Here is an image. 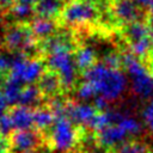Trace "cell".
<instances>
[{
  "mask_svg": "<svg viewBox=\"0 0 153 153\" xmlns=\"http://www.w3.org/2000/svg\"><path fill=\"white\" fill-rule=\"evenodd\" d=\"M127 74L120 68L108 67L103 62H97L93 67L84 72V80L92 84L97 96L105 98L109 103L118 99L128 85Z\"/></svg>",
  "mask_w": 153,
  "mask_h": 153,
  "instance_id": "cell-1",
  "label": "cell"
},
{
  "mask_svg": "<svg viewBox=\"0 0 153 153\" xmlns=\"http://www.w3.org/2000/svg\"><path fill=\"white\" fill-rule=\"evenodd\" d=\"M47 65L61 80L62 88H71L76 80V63L69 43L59 37L47 41Z\"/></svg>",
  "mask_w": 153,
  "mask_h": 153,
  "instance_id": "cell-2",
  "label": "cell"
},
{
  "mask_svg": "<svg viewBox=\"0 0 153 153\" xmlns=\"http://www.w3.org/2000/svg\"><path fill=\"white\" fill-rule=\"evenodd\" d=\"M130 51L122 54V66L130 81L133 92L141 98L153 96V76L148 66Z\"/></svg>",
  "mask_w": 153,
  "mask_h": 153,
  "instance_id": "cell-3",
  "label": "cell"
},
{
  "mask_svg": "<svg viewBox=\"0 0 153 153\" xmlns=\"http://www.w3.org/2000/svg\"><path fill=\"white\" fill-rule=\"evenodd\" d=\"M78 139V130L74 123L66 115L57 116L50 128V146L60 153H67L75 147Z\"/></svg>",
  "mask_w": 153,
  "mask_h": 153,
  "instance_id": "cell-4",
  "label": "cell"
},
{
  "mask_svg": "<svg viewBox=\"0 0 153 153\" xmlns=\"http://www.w3.org/2000/svg\"><path fill=\"white\" fill-rule=\"evenodd\" d=\"M43 73L44 66L41 60L29 57L25 54H14V60L8 76L25 86L38 81Z\"/></svg>",
  "mask_w": 153,
  "mask_h": 153,
  "instance_id": "cell-5",
  "label": "cell"
},
{
  "mask_svg": "<svg viewBox=\"0 0 153 153\" xmlns=\"http://www.w3.org/2000/svg\"><path fill=\"white\" fill-rule=\"evenodd\" d=\"M61 17L67 25H86L97 19L98 10L91 0H74L65 6Z\"/></svg>",
  "mask_w": 153,
  "mask_h": 153,
  "instance_id": "cell-6",
  "label": "cell"
},
{
  "mask_svg": "<svg viewBox=\"0 0 153 153\" xmlns=\"http://www.w3.org/2000/svg\"><path fill=\"white\" fill-rule=\"evenodd\" d=\"M4 43L7 49L16 54H25L36 47V37L30 26L24 24L13 25L6 30L4 35Z\"/></svg>",
  "mask_w": 153,
  "mask_h": 153,
  "instance_id": "cell-7",
  "label": "cell"
},
{
  "mask_svg": "<svg viewBox=\"0 0 153 153\" xmlns=\"http://www.w3.org/2000/svg\"><path fill=\"white\" fill-rule=\"evenodd\" d=\"M110 11L115 20L124 26L142 20L145 12L134 0H111Z\"/></svg>",
  "mask_w": 153,
  "mask_h": 153,
  "instance_id": "cell-8",
  "label": "cell"
},
{
  "mask_svg": "<svg viewBox=\"0 0 153 153\" xmlns=\"http://www.w3.org/2000/svg\"><path fill=\"white\" fill-rule=\"evenodd\" d=\"M41 137L37 131L32 129L16 130L11 134V148L17 153H31L39 145Z\"/></svg>",
  "mask_w": 153,
  "mask_h": 153,
  "instance_id": "cell-9",
  "label": "cell"
},
{
  "mask_svg": "<svg viewBox=\"0 0 153 153\" xmlns=\"http://www.w3.org/2000/svg\"><path fill=\"white\" fill-rule=\"evenodd\" d=\"M98 110L93 104L86 102L67 103L66 104V116L74 123L79 126L90 127L92 120L97 115Z\"/></svg>",
  "mask_w": 153,
  "mask_h": 153,
  "instance_id": "cell-10",
  "label": "cell"
},
{
  "mask_svg": "<svg viewBox=\"0 0 153 153\" xmlns=\"http://www.w3.org/2000/svg\"><path fill=\"white\" fill-rule=\"evenodd\" d=\"M129 133L118 123L110 124L97 131V142L105 148H115L127 141Z\"/></svg>",
  "mask_w": 153,
  "mask_h": 153,
  "instance_id": "cell-11",
  "label": "cell"
},
{
  "mask_svg": "<svg viewBox=\"0 0 153 153\" xmlns=\"http://www.w3.org/2000/svg\"><path fill=\"white\" fill-rule=\"evenodd\" d=\"M13 122L14 129H30L33 126V111L29 106L16 105L8 112Z\"/></svg>",
  "mask_w": 153,
  "mask_h": 153,
  "instance_id": "cell-12",
  "label": "cell"
},
{
  "mask_svg": "<svg viewBox=\"0 0 153 153\" xmlns=\"http://www.w3.org/2000/svg\"><path fill=\"white\" fill-rule=\"evenodd\" d=\"M152 36V25L148 22L137 20L124 27V37L127 43H133Z\"/></svg>",
  "mask_w": 153,
  "mask_h": 153,
  "instance_id": "cell-13",
  "label": "cell"
},
{
  "mask_svg": "<svg viewBox=\"0 0 153 153\" xmlns=\"http://www.w3.org/2000/svg\"><path fill=\"white\" fill-rule=\"evenodd\" d=\"M35 13L38 17L44 18H55L60 13H62L65 8L63 0H37L33 5Z\"/></svg>",
  "mask_w": 153,
  "mask_h": 153,
  "instance_id": "cell-14",
  "label": "cell"
},
{
  "mask_svg": "<svg viewBox=\"0 0 153 153\" xmlns=\"http://www.w3.org/2000/svg\"><path fill=\"white\" fill-rule=\"evenodd\" d=\"M30 29L36 38L49 39L56 30V24L51 18L36 17L30 23Z\"/></svg>",
  "mask_w": 153,
  "mask_h": 153,
  "instance_id": "cell-15",
  "label": "cell"
},
{
  "mask_svg": "<svg viewBox=\"0 0 153 153\" xmlns=\"http://www.w3.org/2000/svg\"><path fill=\"white\" fill-rule=\"evenodd\" d=\"M37 86L39 87L43 96L53 97V96L57 94V92L62 87V84H61V80H60V78L56 73H54L51 71H48V72L43 73V75L38 80Z\"/></svg>",
  "mask_w": 153,
  "mask_h": 153,
  "instance_id": "cell-16",
  "label": "cell"
},
{
  "mask_svg": "<svg viewBox=\"0 0 153 153\" xmlns=\"http://www.w3.org/2000/svg\"><path fill=\"white\" fill-rule=\"evenodd\" d=\"M74 57L78 69L84 72H86L97 63V54L94 49L90 45H82L78 48L74 54Z\"/></svg>",
  "mask_w": 153,
  "mask_h": 153,
  "instance_id": "cell-17",
  "label": "cell"
},
{
  "mask_svg": "<svg viewBox=\"0 0 153 153\" xmlns=\"http://www.w3.org/2000/svg\"><path fill=\"white\" fill-rule=\"evenodd\" d=\"M42 96H43V93L41 92L39 87L36 86L35 84L25 85V86H23L19 100H18V105H24V106L32 108V106L37 105L41 102Z\"/></svg>",
  "mask_w": 153,
  "mask_h": 153,
  "instance_id": "cell-18",
  "label": "cell"
},
{
  "mask_svg": "<svg viewBox=\"0 0 153 153\" xmlns=\"http://www.w3.org/2000/svg\"><path fill=\"white\" fill-rule=\"evenodd\" d=\"M56 120L55 114L49 108H39L33 111V127L39 130L48 129L54 124Z\"/></svg>",
  "mask_w": 153,
  "mask_h": 153,
  "instance_id": "cell-19",
  "label": "cell"
},
{
  "mask_svg": "<svg viewBox=\"0 0 153 153\" xmlns=\"http://www.w3.org/2000/svg\"><path fill=\"white\" fill-rule=\"evenodd\" d=\"M23 86H24V85L19 84L18 81L13 80V79L10 78V76L6 79V81L4 82L2 92H4L5 98H6V100H7V103H8L10 105H16V104H18V100H19V97H20Z\"/></svg>",
  "mask_w": 153,
  "mask_h": 153,
  "instance_id": "cell-20",
  "label": "cell"
},
{
  "mask_svg": "<svg viewBox=\"0 0 153 153\" xmlns=\"http://www.w3.org/2000/svg\"><path fill=\"white\" fill-rule=\"evenodd\" d=\"M115 123L121 124L128 133L129 135H139L142 131V126L141 123L133 116L122 112V111H117V117Z\"/></svg>",
  "mask_w": 153,
  "mask_h": 153,
  "instance_id": "cell-21",
  "label": "cell"
},
{
  "mask_svg": "<svg viewBox=\"0 0 153 153\" xmlns=\"http://www.w3.org/2000/svg\"><path fill=\"white\" fill-rule=\"evenodd\" d=\"M151 148L148 145L140 140H127L126 142L112 148L111 153H148Z\"/></svg>",
  "mask_w": 153,
  "mask_h": 153,
  "instance_id": "cell-22",
  "label": "cell"
},
{
  "mask_svg": "<svg viewBox=\"0 0 153 153\" xmlns=\"http://www.w3.org/2000/svg\"><path fill=\"white\" fill-rule=\"evenodd\" d=\"M33 13H35V8L30 4L16 1V4H13L11 7V14L17 20H26V19L31 18V16Z\"/></svg>",
  "mask_w": 153,
  "mask_h": 153,
  "instance_id": "cell-23",
  "label": "cell"
},
{
  "mask_svg": "<svg viewBox=\"0 0 153 153\" xmlns=\"http://www.w3.org/2000/svg\"><path fill=\"white\" fill-rule=\"evenodd\" d=\"M76 96L80 100L86 102V100H93L97 97V93H96V90L92 86V84L88 82L87 80H84L79 84V86L76 88Z\"/></svg>",
  "mask_w": 153,
  "mask_h": 153,
  "instance_id": "cell-24",
  "label": "cell"
},
{
  "mask_svg": "<svg viewBox=\"0 0 153 153\" xmlns=\"http://www.w3.org/2000/svg\"><path fill=\"white\" fill-rule=\"evenodd\" d=\"M142 121L146 128L153 133V99H149L142 110Z\"/></svg>",
  "mask_w": 153,
  "mask_h": 153,
  "instance_id": "cell-25",
  "label": "cell"
},
{
  "mask_svg": "<svg viewBox=\"0 0 153 153\" xmlns=\"http://www.w3.org/2000/svg\"><path fill=\"white\" fill-rule=\"evenodd\" d=\"M13 129H14V126H13L10 114L5 112V114L0 115V135L7 137V136H10V134H12Z\"/></svg>",
  "mask_w": 153,
  "mask_h": 153,
  "instance_id": "cell-26",
  "label": "cell"
},
{
  "mask_svg": "<svg viewBox=\"0 0 153 153\" xmlns=\"http://www.w3.org/2000/svg\"><path fill=\"white\" fill-rule=\"evenodd\" d=\"M13 60H14L13 54L0 51V74L10 72V69L12 67V63H13Z\"/></svg>",
  "mask_w": 153,
  "mask_h": 153,
  "instance_id": "cell-27",
  "label": "cell"
},
{
  "mask_svg": "<svg viewBox=\"0 0 153 153\" xmlns=\"http://www.w3.org/2000/svg\"><path fill=\"white\" fill-rule=\"evenodd\" d=\"M103 63H105L108 67L111 68H120L122 66V55H117L115 53H110L106 56H104Z\"/></svg>",
  "mask_w": 153,
  "mask_h": 153,
  "instance_id": "cell-28",
  "label": "cell"
},
{
  "mask_svg": "<svg viewBox=\"0 0 153 153\" xmlns=\"http://www.w3.org/2000/svg\"><path fill=\"white\" fill-rule=\"evenodd\" d=\"M93 105H94V108L98 110V111H105V110H109L108 108H109V102L105 99V98H103V97H100V96H97L94 99H93V103H92Z\"/></svg>",
  "mask_w": 153,
  "mask_h": 153,
  "instance_id": "cell-29",
  "label": "cell"
},
{
  "mask_svg": "<svg viewBox=\"0 0 153 153\" xmlns=\"http://www.w3.org/2000/svg\"><path fill=\"white\" fill-rule=\"evenodd\" d=\"M11 148L10 140L2 135H0V153H8Z\"/></svg>",
  "mask_w": 153,
  "mask_h": 153,
  "instance_id": "cell-30",
  "label": "cell"
},
{
  "mask_svg": "<svg viewBox=\"0 0 153 153\" xmlns=\"http://www.w3.org/2000/svg\"><path fill=\"white\" fill-rule=\"evenodd\" d=\"M7 105H8V103L5 98V94H4L2 90H0V115L5 114V109H6Z\"/></svg>",
  "mask_w": 153,
  "mask_h": 153,
  "instance_id": "cell-31",
  "label": "cell"
},
{
  "mask_svg": "<svg viewBox=\"0 0 153 153\" xmlns=\"http://www.w3.org/2000/svg\"><path fill=\"white\" fill-rule=\"evenodd\" d=\"M146 17H147V22L153 25V1L148 5L147 7V12H146Z\"/></svg>",
  "mask_w": 153,
  "mask_h": 153,
  "instance_id": "cell-32",
  "label": "cell"
},
{
  "mask_svg": "<svg viewBox=\"0 0 153 153\" xmlns=\"http://www.w3.org/2000/svg\"><path fill=\"white\" fill-rule=\"evenodd\" d=\"M134 1H135L139 6H141V7L143 8V7H148V5H149L153 0H134Z\"/></svg>",
  "mask_w": 153,
  "mask_h": 153,
  "instance_id": "cell-33",
  "label": "cell"
},
{
  "mask_svg": "<svg viewBox=\"0 0 153 153\" xmlns=\"http://www.w3.org/2000/svg\"><path fill=\"white\" fill-rule=\"evenodd\" d=\"M13 0H0V6H7L10 4H12Z\"/></svg>",
  "mask_w": 153,
  "mask_h": 153,
  "instance_id": "cell-34",
  "label": "cell"
},
{
  "mask_svg": "<svg viewBox=\"0 0 153 153\" xmlns=\"http://www.w3.org/2000/svg\"><path fill=\"white\" fill-rule=\"evenodd\" d=\"M2 25H4V13H2V11L0 8V29L2 27Z\"/></svg>",
  "mask_w": 153,
  "mask_h": 153,
  "instance_id": "cell-35",
  "label": "cell"
},
{
  "mask_svg": "<svg viewBox=\"0 0 153 153\" xmlns=\"http://www.w3.org/2000/svg\"><path fill=\"white\" fill-rule=\"evenodd\" d=\"M148 67H149V69H151V73H152V76H153V61H151V62L148 63Z\"/></svg>",
  "mask_w": 153,
  "mask_h": 153,
  "instance_id": "cell-36",
  "label": "cell"
},
{
  "mask_svg": "<svg viewBox=\"0 0 153 153\" xmlns=\"http://www.w3.org/2000/svg\"><path fill=\"white\" fill-rule=\"evenodd\" d=\"M151 38H152V56H151V59H153V25H152V36H151Z\"/></svg>",
  "mask_w": 153,
  "mask_h": 153,
  "instance_id": "cell-37",
  "label": "cell"
},
{
  "mask_svg": "<svg viewBox=\"0 0 153 153\" xmlns=\"http://www.w3.org/2000/svg\"><path fill=\"white\" fill-rule=\"evenodd\" d=\"M31 153H39V152H36V151H33V152H31Z\"/></svg>",
  "mask_w": 153,
  "mask_h": 153,
  "instance_id": "cell-38",
  "label": "cell"
},
{
  "mask_svg": "<svg viewBox=\"0 0 153 153\" xmlns=\"http://www.w3.org/2000/svg\"><path fill=\"white\" fill-rule=\"evenodd\" d=\"M148 153H153V149H151V151H149V152H148Z\"/></svg>",
  "mask_w": 153,
  "mask_h": 153,
  "instance_id": "cell-39",
  "label": "cell"
}]
</instances>
